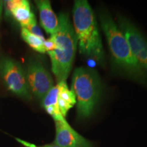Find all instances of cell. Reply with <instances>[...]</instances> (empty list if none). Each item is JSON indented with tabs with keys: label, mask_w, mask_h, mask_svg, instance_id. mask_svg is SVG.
<instances>
[{
	"label": "cell",
	"mask_w": 147,
	"mask_h": 147,
	"mask_svg": "<svg viewBox=\"0 0 147 147\" xmlns=\"http://www.w3.org/2000/svg\"><path fill=\"white\" fill-rule=\"evenodd\" d=\"M99 18L115 67L134 80L147 85V73L136 60L125 37L111 16L102 10L99 13Z\"/></svg>",
	"instance_id": "obj_1"
},
{
	"label": "cell",
	"mask_w": 147,
	"mask_h": 147,
	"mask_svg": "<svg viewBox=\"0 0 147 147\" xmlns=\"http://www.w3.org/2000/svg\"><path fill=\"white\" fill-rule=\"evenodd\" d=\"M73 27L79 52L84 56L104 65L105 55L95 14L86 0L74 1L72 10Z\"/></svg>",
	"instance_id": "obj_2"
},
{
	"label": "cell",
	"mask_w": 147,
	"mask_h": 147,
	"mask_svg": "<svg viewBox=\"0 0 147 147\" xmlns=\"http://www.w3.org/2000/svg\"><path fill=\"white\" fill-rule=\"evenodd\" d=\"M57 32L51 36L55 49L47 53L50 56L52 71L57 83L66 81L72 67L78 42L68 14L60 13Z\"/></svg>",
	"instance_id": "obj_3"
},
{
	"label": "cell",
	"mask_w": 147,
	"mask_h": 147,
	"mask_svg": "<svg viewBox=\"0 0 147 147\" xmlns=\"http://www.w3.org/2000/svg\"><path fill=\"white\" fill-rule=\"evenodd\" d=\"M71 90L76 99V119H89L98 104L102 92V84L95 69L80 67L75 69L71 80Z\"/></svg>",
	"instance_id": "obj_4"
},
{
	"label": "cell",
	"mask_w": 147,
	"mask_h": 147,
	"mask_svg": "<svg viewBox=\"0 0 147 147\" xmlns=\"http://www.w3.org/2000/svg\"><path fill=\"white\" fill-rule=\"evenodd\" d=\"M0 74L10 91L30 100L31 93L25 71L18 62L10 57H3L0 60Z\"/></svg>",
	"instance_id": "obj_5"
},
{
	"label": "cell",
	"mask_w": 147,
	"mask_h": 147,
	"mask_svg": "<svg viewBox=\"0 0 147 147\" xmlns=\"http://www.w3.org/2000/svg\"><path fill=\"white\" fill-rule=\"evenodd\" d=\"M117 26L125 37L136 60L147 73L146 38L134 23L124 16H119Z\"/></svg>",
	"instance_id": "obj_6"
},
{
	"label": "cell",
	"mask_w": 147,
	"mask_h": 147,
	"mask_svg": "<svg viewBox=\"0 0 147 147\" xmlns=\"http://www.w3.org/2000/svg\"><path fill=\"white\" fill-rule=\"evenodd\" d=\"M25 74L29 91L40 100H42L54 87L52 76L39 61L31 60L27 64Z\"/></svg>",
	"instance_id": "obj_7"
},
{
	"label": "cell",
	"mask_w": 147,
	"mask_h": 147,
	"mask_svg": "<svg viewBox=\"0 0 147 147\" xmlns=\"http://www.w3.org/2000/svg\"><path fill=\"white\" fill-rule=\"evenodd\" d=\"M53 119L56 133L54 144L60 147H95L91 141L71 128L65 117H59Z\"/></svg>",
	"instance_id": "obj_8"
},
{
	"label": "cell",
	"mask_w": 147,
	"mask_h": 147,
	"mask_svg": "<svg viewBox=\"0 0 147 147\" xmlns=\"http://www.w3.org/2000/svg\"><path fill=\"white\" fill-rule=\"evenodd\" d=\"M6 13L10 14L20 24L21 27H26L36 21L30 3L27 0L3 1Z\"/></svg>",
	"instance_id": "obj_9"
},
{
	"label": "cell",
	"mask_w": 147,
	"mask_h": 147,
	"mask_svg": "<svg viewBox=\"0 0 147 147\" xmlns=\"http://www.w3.org/2000/svg\"><path fill=\"white\" fill-rule=\"evenodd\" d=\"M35 3L39 10L40 21L42 27L47 34L52 36L57 30L59 26L58 16L53 12L50 1L37 0Z\"/></svg>",
	"instance_id": "obj_10"
},
{
	"label": "cell",
	"mask_w": 147,
	"mask_h": 147,
	"mask_svg": "<svg viewBox=\"0 0 147 147\" xmlns=\"http://www.w3.org/2000/svg\"><path fill=\"white\" fill-rule=\"evenodd\" d=\"M59 85L58 107L61 115L65 117L67 112L76 104V99L72 90L69 89L65 81L57 83Z\"/></svg>",
	"instance_id": "obj_11"
},
{
	"label": "cell",
	"mask_w": 147,
	"mask_h": 147,
	"mask_svg": "<svg viewBox=\"0 0 147 147\" xmlns=\"http://www.w3.org/2000/svg\"><path fill=\"white\" fill-rule=\"evenodd\" d=\"M59 91V85L57 84L54 86L42 100V107L46 112L53 119L63 117L58 107V95Z\"/></svg>",
	"instance_id": "obj_12"
},
{
	"label": "cell",
	"mask_w": 147,
	"mask_h": 147,
	"mask_svg": "<svg viewBox=\"0 0 147 147\" xmlns=\"http://www.w3.org/2000/svg\"><path fill=\"white\" fill-rule=\"evenodd\" d=\"M21 34L24 41L34 51L40 53H47L45 50V45H44L45 41V38L35 36L34 34L29 32L27 29L23 28V27H21Z\"/></svg>",
	"instance_id": "obj_13"
},
{
	"label": "cell",
	"mask_w": 147,
	"mask_h": 147,
	"mask_svg": "<svg viewBox=\"0 0 147 147\" xmlns=\"http://www.w3.org/2000/svg\"><path fill=\"white\" fill-rule=\"evenodd\" d=\"M25 28L27 29L29 32H31L32 34H34L35 36H38V37H40V38H44L43 34H42V31L40 30V27H38V24H37L36 21H34V23H31L30 25H28V26L26 27H25Z\"/></svg>",
	"instance_id": "obj_14"
},
{
	"label": "cell",
	"mask_w": 147,
	"mask_h": 147,
	"mask_svg": "<svg viewBox=\"0 0 147 147\" xmlns=\"http://www.w3.org/2000/svg\"><path fill=\"white\" fill-rule=\"evenodd\" d=\"M16 140L17 141V142H19L20 144H21L22 145H23L24 147H60V146H59L58 145L54 144V143H53V144H51L43 145V146H37V145H36V144H32V143L27 142V141L23 140H21L19 138H16Z\"/></svg>",
	"instance_id": "obj_15"
},
{
	"label": "cell",
	"mask_w": 147,
	"mask_h": 147,
	"mask_svg": "<svg viewBox=\"0 0 147 147\" xmlns=\"http://www.w3.org/2000/svg\"><path fill=\"white\" fill-rule=\"evenodd\" d=\"M3 7V1H0V23H1V16H2Z\"/></svg>",
	"instance_id": "obj_16"
}]
</instances>
